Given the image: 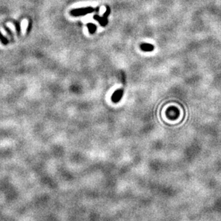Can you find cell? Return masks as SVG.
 Segmentation results:
<instances>
[{"label": "cell", "instance_id": "277c9868", "mask_svg": "<svg viewBox=\"0 0 221 221\" xmlns=\"http://www.w3.org/2000/svg\"><path fill=\"white\" fill-rule=\"evenodd\" d=\"M141 49L143 51H145V52H151L154 50V46L151 44L144 43L141 45Z\"/></svg>", "mask_w": 221, "mask_h": 221}, {"label": "cell", "instance_id": "7a4b0ae2", "mask_svg": "<svg viewBox=\"0 0 221 221\" xmlns=\"http://www.w3.org/2000/svg\"><path fill=\"white\" fill-rule=\"evenodd\" d=\"M110 10L109 7L107 6L106 11V12L104 13L103 17H100L99 15L95 14V15L93 16V19L96 20V21H98L101 26L105 27V26H106L107 24H108V17L110 14Z\"/></svg>", "mask_w": 221, "mask_h": 221}, {"label": "cell", "instance_id": "6da1fadb", "mask_svg": "<svg viewBox=\"0 0 221 221\" xmlns=\"http://www.w3.org/2000/svg\"><path fill=\"white\" fill-rule=\"evenodd\" d=\"M94 9L91 7H84V8L75 9L70 11V14L74 17H78V16H84L88 14H91L94 11Z\"/></svg>", "mask_w": 221, "mask_h": 221}, {"label": "cell", "instance_id": "5b68a950", "mask_svg": "<svg viewBox=\"0 0 221 221\" xmlns=\"http://www.w3.org/2000/svg\"><path fill=\"white\" fill-rule=\"evenodd\" d=\"M87 27L88 28V30L91 34H93L96 30V26L93 23H88L87 24Z\"/></svg>", "mask_w": 221, "mask_h": 221}, {"label": "cell", "instance_id": "ba28073f", "mask_svg": "<svg viewBox=\"0 0 221 221\" xmlns=\"http://www.w3.org/2000/svg\"><path fill=\"white\" fill-rule=\"evenodd\" d=\"M4 29H5L6 32H8V33L10 34V36H11L12 38V31L10 30V28H9V27H6L5 25L4 26Z\"/></svg>", "mask_w": 221, "mask_h": 221}, {"label": "cell", "instance_id": "3957f363", "mask_svg": "<svg viewBox=\"0 0 221 221\" xmlns=\"http://www.w3.org/2000/svg\"><path fill=\"white\" fill-rule=\"evenodd\" d=\"M123 91L121 89L117 90V91H115L113 93L111 97V100L114 103H118L121 99L122 96H123Z\"/></svg>", "mask_w": 221, "mask_h": 221}, {"label": "cell", "instance_id": "52a82bcc", "mask_svg": "<svg viewBox=\"0 0 221 221\" xmlns=\"http://www.w3.org/2000/svg\"><path fill=\"white\" fill-rule=\"evenodd\" d=\"M14 25H15V27H16V30H17V34H18V35H19L20 34V32H21L20 24L17 21H14Z\"/></svg>", "mask_w": 221, "mask_h": 221}, {"label": "cell", "instance_id": "8992f818", "mask_svg": "<svg viewBox=\"0 0 221 221\" xmlns=\"http://www.w3.org/2000/svg\"><path fill=\"white\" fill-rule=\"evenodd\" d=\"M0 41H1V43L4 44V45H7V44L9 43V40H7V38H5L1 32H0Z\"/></svg>", "mask_w": 221, "mask_h": 221}]
</instances>
